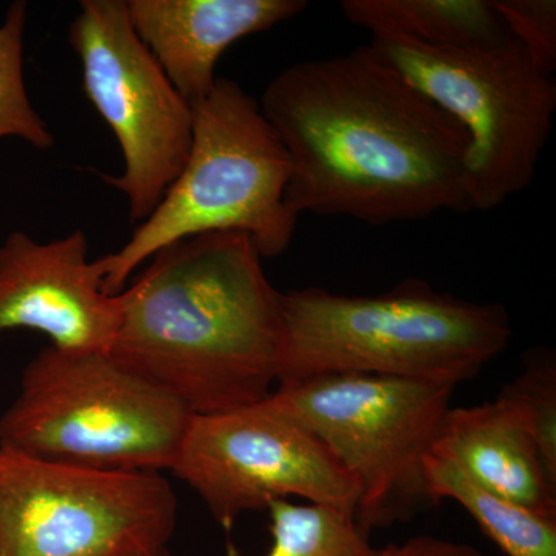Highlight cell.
Masks as SVG:
<instances>
[{"label": "cell", "mask_w": 556, "mask_h": 556, "mask_svg": "<svg viewBox=\"0 0 556 556\" xmlns=\"http://www.w3.org/2000/svg\"><path fill=\"white\" fill-rule=\"evenodd\" d=\"M178 501L161 473H109L0 448V556L163 551Z\"/></svg>", "instance_id": "ba28073f"}, {"label": "cell", "mask_w": 556, "mask_h": 556, "mask_svg": "<svg viewBox=\"0 0 556 556\" xmlns=\"http://www.w3.org/2000/svg\"><path fill=\"white\" fill-rule=\"evenodd\" d=\"M244 232L175 241L118 295L110 354L193 416L251 407L273 393L283 345V292Z\"/></svg>", "instance_id": "7a4b0ae2"}, {"label": "cell", "mask_w": 556, "mask_h": 556, "mask_svg": "<svg viewBox=\"0 0 556 556\" xmlns=\"http://www.w3.org/2000/svg\"><path fill=\"white\" fill-rule=\"evenodd\" d=\"M291 164L258 101L236 80L217 78L193 108L188 161L159 207L119 251L98 258L109 295H116L160 249L208 232L237 230L263 258L283 254L298 219L287 203Z\"/></svg>", "instance_id": "277c9868"}, {"label": "cell", "mask_w": 556, "mask_h": 556, "mask_svg": "<svg viewBox=\"0 0 556 556\" xmlns=\"http://www.w3.org/2000/svg\"><path fill=\"white\" fill-rule=\"evenodd\" d=\"M266 510L273 544L265 556H372L376 548L356 519L331 507L277 500Z\"/></svg>", "instance_id": "2e32d148"}, {"label": "cell", "mask_w": 556, "mask_h": 556, "mask_svg": "<svg viewBox=\"0 0 556 556\" xmlns=\"http://www.w3.org/2000/svg\"><path fill=\"white\" fill-rule=\"evenodd\" d=\"M372 556H482L477 548L434 536L409 538L405 543L375 551Z\"/></svg>", "instance_id": "ffe728a7"}, {"label": "cell", "mask_w": 556, "mask_h": 556, "mask_svg": "<svg viewBox=\"0 0 556 556\" xmlns=\"http://www.w3.org/2000/svg\"><path fill=\"white\" fill-rule=\"evenodd\" d=\"M431 453L453 460L497 495L556 518V481L548 477L525 416L506 399L450 408Z\"/></svg>", "instance_id": "4fadbf2b"}, {"label": "cell", "mask_w": 556, "mask_h": 556, "mask_svg": "<svg viewBox=\"0 0 556 556\" xmlns=\"http://www.w3.org/2000/svg\"><path fill=\"white\" fill-rule=\"evenodd\" d=\"M428 496L460 504L507 556H556V518L544 517L478 484L453 460L428 453Z\"/></svg>", "instance_id": "9a60e30c"}, {"label": "cell", "mask_w": 556, "mask_h": 556, "mask_svg": "<svg viewBox=\"0 0 556 556\" xmlns=\"http://www.w3.org/2000/svg\"><path fill=\"white\" fill-rule=\"evenodd\" d=\"M305 0H126L131 27L192 108L229 47L299 16Z\"/></svg>", "instance_id": "7c38bea8"}, {"label": "cell", "mask_w": 556, "mask_h": 556, "mask_svg": "<svg viewBox=\"0 0 556 556\" xmlns=\"http://www.w3.org/2000/svg\"><path fill=\"white\" fill-rule=\"evenodd\" d=\"M172 471L226 530L244 511L288 496L354 519L361 500L356 478L331 450L265 401L193 416Z\"/></svg>", "instance_id": "30bf717a"}, {"label": "cell", "mask_w": 556, "mask_h": 556, "mask_svg": "<svg viewBox=\"0 0 556 556\" xmlns=\"http://www.w3.org/2000/svg\"><path fill=\"white\" fill-rule=\"evenodd\" d=\"M192 413L110 353L46 348L0 415V448L109 473L172 470Z\"/></svg>", "instance_id": "5b68a950"}, {"label": "cell", "mask_w": 556, "mask_h": 556, "mask_svg": "<svg viewBox=\"0 0 556 556\" xmlns=\"http://www.w3.org/2000/svg\"><path fill=\"white\" fill-rule=\"evenodd\" d=\"M510 338L503 305L453 298L416 278L365 298L294 289L283 294L277 383L364 372L455 388Z\"/></svg>", "instance_id": "3957f363"}, {"label": "cell", "mask_w": 556, "mask_h": 556, "mask_svg": "<svg viewBox=\"0 0 556 556\" xmlns=\"http://www.w3.org/2000/svg\"><path fill=\"white\" fill-rule=\"evenodd\" d=\"M340 9L371 36H394L433 49L510 38L493 0H343Z\"/></svg>", "instance_id": "5bb4252c"}, {"label": "cell", "mask_w": 556, "mask_h": 556, "mask_svg": "<svg viewBox=\"0 0 556 556\" xmlns=\"http://www.w3.org/2000/svg\"><path fill=\"white\" fill-rule=\"evenodd\" d=\"M84 90L118 139L124 170L104 177L129 203L131 223L159 207L188 161L193 108L131 27L126 0H84L68 33Z\"/></svg>", "instance_id": "9c48e42d"}, {"label": "cell", "mask_w": 556, "mask_h": 556, "mask_svg": "<svg viewBox=\"0 0 556 556\" xmlns=\"http://www.w3.org/2000/svg\"><path fill=\"white\" fill-rule=\"evenodd\" d=\"M497 396L525 416L548 477L556 481V362L555 354L535 350L527 354L526 368Z\"/></svg>", "instance_id": "ac0fdd59"}, {"label": "cell", "mask_w": 556, "mask_h": 556, "mask_svg": "<svg viewBox=\"0 0 556 556\" xmlns=\"http://www.w3.org/2000/svg\"><path fill=\"white\" fill-rule=\"evenodd\" d=\"M511 38L526 50L541 72L554 76L556 68L555 0H493Z\"/></svg>", "instance_id": "d6986e66"}, {"label": "cell", "mask_w": 556, "mask_h": 556, "mask_svg": "<svg viewBox=\"0 0 556 556\" xmlns=\"http://www.w3.org/2000/svg\"><path fill=\"white\" fill-rule=\"evenodd\" d=\"M368 43L466 129L473 211L503 206L532 185L554 129L556 79L517 40L433 49L371 36Z\"/></svg>", "instance_id": "8992f818"}, {"label": "cell", "mask_w": 556, "mask_h": 556, "mask_svg": "<svg viewBox=\"0 0 556 556\" xmlns=\"http://www.w3.org/2000/svg\"><path fill=\"white\" fill-rule=\"evenodd\" d=\"M83 230L40 243L13 230L0 244V338L42 332L67 353H110L121 321L118 295L102 287L98 258Z\"/></svg>", "instance_id": "8fae6325"}, {"label": "cell", "mask_w": 556, "mask_h": 556, "mask_svg": "<svg viewBox=\"0 0 556 556\" xmlns=\"http://www.w3.org/2000/svg\"><path fill=\"white\" fill-rule=\"evenodd\" d=\"M28 7L11 3L0 25V139L20 138L38 150L53 148L54 137L33 108L24 78V31Z\"/></svg>", "instance_id": "e0dca14e"}, {"label": "cell", "mask_w": 556, "mask_h": 556, "mask_svg": "<svg viewBox=\"0 0 556 556\" xmlns=\"http://www.w3.org/2000/svg\"><path fill=\"white\" fill-rule=\"evenodd\" d=\"M455 388L336 372L278 383L266 405L306 428L356 478L362 529H383L431 506L424 459Z\"/></svg>", "instance_id": "52a82bcc"}, {"label": "cell", "mask_w": 556, "mask_h": 556, "mask_svg": "<svg viewBox=\"0 0 556 556\" xmlns=\"http://www.w3.org/2000/svg\"><path fill=\"white\" fill-rule=\"evenodd\" d=\"M123 556H169V555H167L166 548H163V551L141 552V554H131V555H123Z\"/></svg>", "instance_id": "44dd1931"}, {"label": "cell", "mask_w": 556, "mask_h": 556, "mask_svg": "<svg viewBox=\"0 0 556 556\" xmlns=\"http://www.w3.org/2000/svg\"><path fill=\"white\" fill-rule=\"evenodd\" d=\"M258 104L288 153L295 217L379 228L473 211L466 129L369 43L281 70Z\"/></svg>", "instance_id": "6da1fadb"}]
</instances>
